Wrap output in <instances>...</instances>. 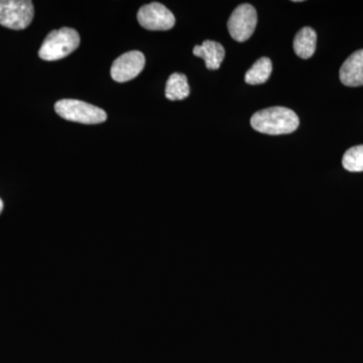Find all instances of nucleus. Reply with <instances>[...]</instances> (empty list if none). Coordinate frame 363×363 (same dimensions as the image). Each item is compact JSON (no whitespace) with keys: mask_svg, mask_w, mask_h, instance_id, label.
I'll return each instance as SVG.
<instances>
[{"mask_svg":"<svg viewBox=\"0 0 363 363\" xmlns=\"http://www.w3.org/2000/svg\"><path fill=\"white\" fill-rule=\"evenodd\" d=\"M250 124L253 130L264 135H289L297 130L300 119L291 109L277 106L253 114Z\"/></svg>","mask_w":363,"mask_h":363,"instance_id":"f257e3e1","label":"nucleus"},{"mask_svg":"<svg viewBox=\"0 0 363 363\" xmlns=\"http://www.w3.org/2000/svg\"><path fill=\"white\" fill-rule=\"evenodd\" d=\"M80 45V35L77 30L62 28L52 30L45 37L39 51L40 59L45 61H58L69 56Z\"/></svg>","mask_w":363,"mask_h":363,"instance_id":"f03ea898","label":"nucleus"},{"mask_svg":"<svg viewBox=\"0 0 363 363\" xmlns=\"http://www.w3.org/2000/svg\"><path fill=\"white\" fill-rule=\"evenodd\" d=\"M55 111L62 118L83 124H98L107 119L106 112L94 105L75 99H62L55 104Z\"/></svg>","mask_w":363,"mask_h":363,"instance_id":"7ed1b4c3","label":"nucleus"},{"mask_svg":"<svg viewBox=\"0 0 363 363\" xmlns=\"http://www.w3.org/2000/svg\"><path fill=\"white\" fill-rule=\"evenodd\" d=\"M35 9L28 0H0V25L11 30H25L32 23Z\"/></svg>","mask_w":363,"mask_h":363,"instance_id":"20e7f679","label":"nucleus"},{"mask_svg":"<svg viewBox=\"0 0 363 363\" xmlns=\"http://www.w3.org/2000/svg\"><path fill=\"white\" fill-rule=\"evenodd\" d=\"M257 25V14L250 4H241L234 9L227 23L229 33L236 42H245L255 33Z\"/></svg>","mask_w":363,"mask_h":363,"instance_id":"39448f33","label":"nucleus"},{"mask_svg":"<svg viewBox=\"0 0 363 363\" xmlns=\"http://www.w3.org/2000/svg\"><path fill=\"white\" fill-rule=\"evenodd\" d=\"M138 21L143 28L149 30H169L176 23L174 14L159 2H152L140 7Z\"/></svg>","mask_w":363,"mask_h":363,"instance_id":"423d86ee","label":"nucleus"},{"mask_svg":"<svg viewBox=\"0 0 363 363\" xmlns=\"http://www.w3.org/2000/svg\"><path fill=\"white\" fill-rule=\"evenodd\" d=\"M145 65V55L140 51L124 52L113 62L111 77L119 83L128 82L140 75Z\"/></svg>","mask_w":363,"mask_h":363,"instance_id":"0eeeda50","label":"nucleus"},{"mask_svg":"<svg viewBox=\"0 0 363 363\" xmlns=\"http://www.w3.org/2000/svg\"><path fill=\"white\" fill-rule=\"evenodd\" d=\"M339 77L342 84L348 87L363 86V50L353 52L344 62L339 71Z\"/></svg>","mask_w":363,"mask_h":363,"instance_id":"6e6552de","label":"nucleus"},{"mask_svg":"<svg viewBox=\"0 0 363 363\" xmlns=\"http://www.w3.org/2000/svg\"><path fill=\"white\" fill-rule=\"evenodd\" d=\"M193 54L204 60L209 70H218L225 58L223 45L210 40H205L201 45H195Z\"/></svg>","mask_w":363,"mask_h":363,"instance_id":"1a4fd4ad","label":"nucleus"},{"mask_svg":"<svg viewBox=\"0 0 363 363\" xmlns=\"http://www.w3.org/2000/svg\"><path fill=\"white\" fill-rule=\"evenodd\" d=\"M317 33L309 26L298 30L294 40V51L302 59L311 58L316 51Z\"/></svg>","mask_w":363,"mask_h":363,"instance_id":"9d476101","label":"nucleus"},{"mask_svg":"<svg viewBox=\"0 0 363 363\" xmlns=\"http://www.w3.org/2000/svg\"><path fill=\"white\" fill-rule=\"evenodd\" d=\"M190 94L187 77L184 74L174 73L169 76L166 85V97L171 101L183 100Z\"/></svg>","mask_w":363,"mask_h":363,"instance_id":"9b49d317","label":"nucleus"},{"mask_svg":"<svg viewBox=\"0 0 363 363\" xmlns=\"http://www.w3.org/2000/svg\"><path fill=\"white\" fill-rule=\"evenodd\" d=\"M272 71L271 59L267 58V57L260 58L245 74V82L250 85L264 84L271 77Z\"/></svg>","mask_w":363,"mask_h":363,"instance_id":"f8f14e48","label":"nucleus"},{"mask_svg":"<svg viewBox=\"0 0 363 363\" xmlns=\"http://www.w3.org/2000/svg\"><path fill=\"white\" fill-rule=\"evenodd\" d=\"M343 168L350 172H363V145L346 150L342 159Z\"/></svg>","mask_w":363,"mask_h":363,"instance_id":"ddd939ff","label":"nucleus"},{"mask_svg":"<svg viewBox=\"0 0 363 363\" xmlns=\"http://www.w3.org/2000/svg\"><path fill=\"white\" fill-rule=\"evenodd\" d=\"M2 210H4V202L0 199V214H1Z\"/></svg>","mask_w":363,"mask_h":363,"instance_id":"4468645a","label":"nucleus"}]
</instances>
